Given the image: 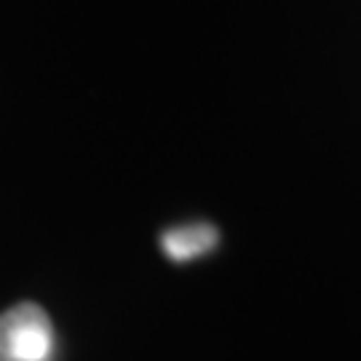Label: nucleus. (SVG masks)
Instances as JSON below:
<instances>
[{"label": "nucleus", "mask_w": 361, "mask_h": 361, "mask_svg": "<svg viewBox=\"0 0 361 361\" xmlns=\"http://www.w3.org/2000/svg\"><path fill=\"white\" fill-rule=\"evenodd\" d=\"M54 326L35 302H19L0 316V361H51Z\"/></svg>", "instance_id": "1"}, {"label": "nucleus", "mask_w": 361, "mask_h": 361, "mask_svg": "<svg viewBox=\"0 0 361 361\" xmlns=\"http://www.w3.org/2000/svg\"><path fill=\"white\" fill-rule=\"evenodd\" d=\"M164 244V252H166L171 259L177 262H185V259H193L198 255H207L209 249L217 246V231L212 225H185V228H174V231L164 233L161 238Z\"/></svg>", "instance_id": "2"}]
</instances>
